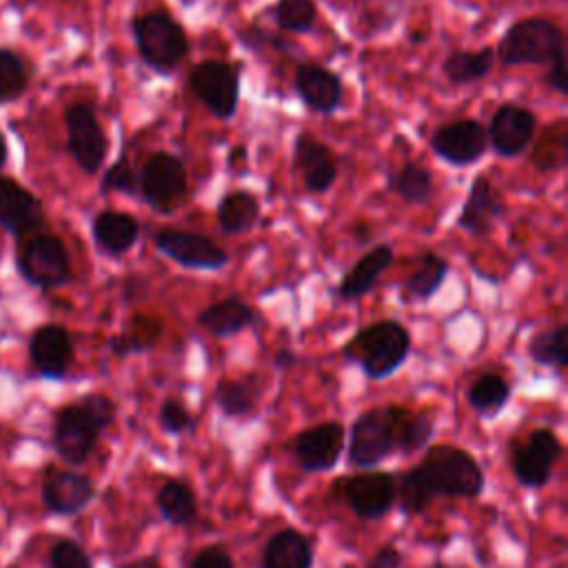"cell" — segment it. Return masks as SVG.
Here are the masks:
<instances>
[{
  "mask_svg": "<svg viewBox=\"0 0 568 568\" xmlns=\"http://www.w3.org/2000/svg\"><path fill=\"white\" fill-rule=\"evenodd\" d=\"M115 419V402L104 393H89L55 413L51 444L69 466H82L93 453L100 435Z\"/></svg>",
  "mask_w": 568,
  "mask_h": 568,
  "instance_id": "obj_1",
  "label": "cell"
},
{
  "mask_svg": "<svg viewBox=\"0 0 568 568\" xmlns=\"http://www.w3.org/2000/svg\"><path fill=\"white\" fill-rule=\"evenodd\" d=\"M410 353V333L397 320H377L359 328L344 346V359L357 364L368 379L390 377Z\"/></svg>",
  "mask_w": 568,
  "mask_h": 568,
  "instance_id": "obj_2",
  "label": "cell"
},
{
  "mask_svg": "<svg viewBox=\"0 0 568 568\" xmlns=\"http://www.w3.org/2000/svg\"><path fill=\"white\" fill-rule=\"evenodd\" d=\"M131 33L140 60L160 75H171L189 53L184 27L164 9L138 13L131 20Z\"/></svg>",
  "mask_w": 568,
  "mask_h": 568,
  "instance_id": "obj_3",
  "label": "cell"
},
{
  "mask_svg": "<svg viewBox=\"0 0 568 568\" xmlns=\"http://www.w3.org/2000/svg\"><path fill=\"white\" fill-rule=\"evenodd\" d=\"M495 55L504 67L550 64L566 55V33L548 18H521L504 31Z\"/></svg>",
  "mask_w": 568,
  "mask_h": 568,
  "instance_id": "obj_4",
  "label": "cell"
},
{
  "mask_svg": "<svg viewBox=\"0 0 568 568\" xmlns=\"http://www.w3.org/2000/svg\"><path fill=\"white\" fill-rule=\"evenodd\" d=\"M433 495L473 499L484 490V470L479 462L457 446H428L419 464Z\"/></svg>",
  "mask_w": 568,
  "mask_h": 568,
  "instance_id": "obj_5",
  "label": "cell"
},
{
  "mask_svg": "<svg viewBox=\"0 0 568 568\" xmlns=\"http://www.w3.org/2000/svg\"><path fill=\"white\" fill-rule=\"evenodd\" d=\"M402 406H377L364 410L351 426L346 462L362 470L377 468L395 453V430Z\"/></svg>",
  "mask_w": 568,
  "mask_h": 568,
  "instance_id": "obj_6",
  "label": "cell"
},
{
  "mask_svg": "<svg viewBox=\"0 0 568 568\" xmlns=\"http://www.w3.org/2000/svg\"><path fill=\"white\" fill-rule=\"evenodd\" d=\"M242 64L224 60H202L189 69L186 84L215 120H231L237 113Z\"/></svg>",
  "mask_w": 568,
  "mask_h": 568,
  "instance_id": "obj_7",
  "label": "cell"
},
{
  "mask_svg": "<svg viewBox=\"0 0 568 568\" xmlns=\"http://www.w3.org/2000/svg\"><path fill=\"white\" fill-rule=\"evenodd\" d=\"M138 195L144 204L162 215L182 206L189 193V175L182 160L166 151H155L146 158L140 173Z\"/></svg>",
  "mask_w": 568,
  "mask_h": 568,
  "instance_id": "obj_8",
  "label": "cell"
},
{
  "mask_svg": "<svg viewBox=\"0 0 568 568\" xmlns=\"http://www.w3.org/2000/svg\"><path fill=\"white\" fill-rule=\"evenodd\" d=\"M153 246L158 253L189 271H220L231 262L224 246L195 231L160 229L153 233Z\"/></svg>",
  "mask_w": 568,
  "mask_h": 568,
  "instance_id": "obj_9",
  "label": "cell"
},
{
  "mask_svg": "<svg viewBox=\"0 0 568 568\" xmlns=\"http://www.w3.org/2000/svg\"><path fill=\"white\" fill-rule=\"evenodd\" d=\"M64 124H67V149L73 155L75 164L84 173H98V169L104 164L109 140L98 122L95 111L84 104H71L64 111Z\"/></svg>",
  "mask_w": 568,
  "mask_h": 568,
  "instance_id": "obj_10",
  "label": "cell"
},
{
  "mask_svg": "<svg viewBox=\"0 0 568 568\" xmlns=\"http://www.w3.org/2000/svg\"><path fill=\"white\" fill-rule=\"evenodd\" d=\"M428 144L439 160L453 166H470L486 155V126L475 118L453 120L448 124L437 126L430 133Z\"/></svg>",
  "mask_w": 568,
  "mask_h": 568,
  "instance_id": "obj_11",
  "label": "cell"
},
{
  "mask_svg": "<svg viewBox=\"0 0 568 568\" xmlns=\"http://www.w3.org/2000/svg\"><path fill=\"white\" fill-rule=\"evenodd\" d=\"M561 442L550 428H537L524 444L513 450L510 468L515 479L526 488H541L550 481L552 468L561 457Z\"/></svg>",
  "mask_w": 568,
  "mask_h": 568,
  "instance_id": "obj_12",
  "label": "cell"
},
{
  "mask_svg": "<svg viewBox=\"0 0 568 568\" xmlns=\"http://www.w3.org/2000/svg\"><path fill=\"white\" fill-rule=\"evenodd\" d=\"M22 277L40 288L60 286L71 277L69 253L60 237L38 235L29 240L18 260Z\"/></svg>",
  "mask_w": 568,
  "mask_h": 568,
  "instance_id": "obj_13",
  "label": "cell"
},
{
  "mask_svg": "<svg viewBox=\"0 0 568 568\" xmlns=\"http://www.w3.org/2000/svg\"><path fill=\"white\" fill-rule=\"evenodd\" d=\"M537 135V115L515 102H504L495 109L486 129L488 146L499 158L521 155Z\"/></svg>",
  "mask_w": 568,
  "mask_h": 568,
  "instance_id": "obj_14",
  "label": "cell"
},
{
  "mask_svg": "<svg viewBox=\"0 0 568 568\" xmlns=\"http://www.w3.org/2000/svg\"><path fill=\"white\" fill-rule=\"evenodd\" d=\"M342 495L355 517L373 521L382 519L395 504V475L384 470H362L346 477Z\"/></svg>",
  "mask_w": 568,
  "mask_h": 568,
  "instance_id": "obj_15",
  "label": "cell"
},
{
  "mask_svg": "<svg viewBox=\"0 0 568 568\" xmlns=\"http://www.w3.org/2000/svg\"><path fill=\"white\" fill-rule=\"evenodd\" d=\"M293 89L306 109L320 115L335 113L344 102L342 78L320 62H300L293 73Z\"/></svg>",
  "mask_w": 568,
  "mask_h": 568,
  "instance_id": "obj_16",
  "label": "cell"
},
{
  "mask_svg": "<svg viewBox=\"0 0 568 568\" xmlns=\"http://www.w3.org/2000/svg\"><path fill=\"white\" fill-rule=\"evenodd\" d=\"M344 426L339 422H322L302 430L293 439V455L302 470L324 473L335 468L344 450Z\"/></svg>",
  "mask_w": 568,
  "mask_h": 568,
  "instance_id": "obj_17",
  "label": "cell"
},
{
  "mask_svg": "<svg viewBox=\"0 0 568 568\" xmlns=\"http://www.w3.org/2000/svg\"><path fill=\"white\" fill-rule=\"evenodd\" d=\"M95 497L93 479L84 473L60 468L51 470L42 481V501L49 513L71 517L82 513Z\"/></svg>",
  "mask_w": 568,
  "mask_h": 568,
  "instance_id": "obj_18",
  "label": "cell"
},
{
  "mask_svg": "<svg viewBox=\"0 0 568 568\" xmlns=\"http://www.w3.org/2000/svg\"><path fill=\"white\" fill-rule=\"evenodd\" d=\"M293 164L308 193H326L337 180L335 153L306 131L293 140Z\"/></svg>",
  "mask_w": 568,
  "mask_h": 568,
  "instance_id": "obj_19",
  "label": "cell"
},
{
  "mask_svg": "<svg viewBox=\"0 0 568 568\" xmlns=\"http://www.w3.org/2000/svg\"><path fill=\"white\" fill-rule=\"evenodd\" d=\"M506 206L493 182L479 173L468 186V195L457 215V226L473 237H486L495 229V222L504 215Z\"/></svg>",
  "mask_w": 568,
  "mask_h": 568,
  "instance_id": "obj_20",
  "label": "cell"
},
{
  "mask_svg": "<svg viewBox=\"0 0 568 568\" xmlns=\"http://www.w3.org/2000/svg\"><path fill=\"white\" fill-rule=\"evenodd\" d=\"M29 359L47 379H62L73 362V342L64 326L44 324L29 339Z\"/></svg>",
  "mask_w": 568,
  "mask_h": 568,
  "instance_id": "obj_21",
  "label": "cell"
},
{
  "mask_svg": "<svg viewBox=\"0 0 568 568\" xmlns=\"http://www.w3.org/2000/svg\"><path fill=\"white\" fill-rule=\"evenodd\" d=\"M395 248L390 244H375L368 248L339 280L335 295L342 302H355L371 293V288L377 284L379 275L393 264Z\"/></svg>",
  "mask_w": 568,
  "mask_h": 568,
  "instance_id": "obj_22",
  "label": "cell"
},
{
  "mask_svg": "<svg viewBox=\"0 0 568 568\" xmlns=\"http://www.w3.org/2000/svg\"><path fill=\"white\" fill-rule=\"evenodd\" d=\"M44 222V211L33 193L9 178H0V226L11 233L36 231Z\"/></svg>",
  "mask_w": 568,
  "mask_h": 568,
  "instance_id": "obj_23",
  "label": "cell"
},
{
  "mask_svg": "<svg viewBox=\"0 0 568 568\" xmlns=\"http://www.w3.org/2000/svg\"><path fill=\"white\" fill-rule=\"evenodd\" d=\"M257 320V311L237 295L213 302L197 313V324L213 337H233L255 326Z\"/></svg>",
  "mask_w": 568,
  "mask_h": 568,
  "instance_id": "obj_24",
  "label": "cell"
},
{
  "mask_svg": "<svg viewBox=\"0 0 568 568\" xmlns=\"http://www.w3.org/2000/svg\"><path fill=\"white\" fill-rule=\"evenodd\" d=\"M91 233L95 246L104 255L120 257L135 246L140 237V222L124 211H102L93 217Z\"/></svg>",
  "mask_w": 568,
  "mask_h": 568,
  "instance_id": "obj_25",
  "label": "cell"
},
{
  "mask_svg": "<svg viewBox=\"0 0 568 568\" xmlns=\"http://www.w3.org/2000/svg\"><path fill=\"white\" fill-rule=\"evenodd\" d=\"M260 564L262 568H311L313 548L300 530L282 528L266 541Z\"/></svg>",
  "mask_w": 568,
  "mask_h": 568,
  "instance_id": "obj_26",
  "label": "cell"
},
{
  "mask_svg": "<svg viewBox=\"0 0 568 568\" xmlns=\"http://www.w3.org/2000/svg\"><path fill=\"white\" fill-rule=\"evenodd\" d=\"M495 67V49H455L442 62V73L450 84H473L486 78Z\"/></svg>",
  "mask_w": 568,
  "mask_h": 568,
  "instance_id": "obj_27",
  "label": "cell"
},
{
  "mask_svg": "<svg viewBox=\"0 0 568 568\" xmlns=\"http://www.w3.org/2000/svg\"><path fill=\"white\" fill-rule=\"evenodd\" d=\"M217 224L226 235H240L255 226L260 220V200L251 191H229L220 197L217 209Z\"/></svg>",
  "mask_w": 568,
  "mask_h": 568,
  "instance_id": "obj_28",
  "label": "cell"
},
{
  "mask_svg": "<svg viewBox=\"0 0 568 568\" xmlns=\"http://www.w3.org/2000/svg\"><path fill=\"white\" fill-rule=\"evenodd\" d=\"M448 271H450V264L446 257H442L435 251H424L417 260L415 271L402 284L404 297L415 302L430 300L439 291V286L446 282Z\"/></svg>",
  "mask_w": 568,
  "mask_h": 568,
  "instance_id": "obj_29",
  "label": "cell"
},
{
  "mask_svg": "<svg viewBox=\"0 0 568 568\" xmlns=\"http://www.w3.org/2000/svg\"><path fill=\"white\" fill-rule=\"evenodd\" d=\"M388 191H393L406 204H428L435 193L433 173L419 162H404L397 171L388 173Z\"/></svg>",
  "mask_w": 568,
  "mask_h": 568,
  "instance_id": "obj_30",
  "label": "cell"
},
{
  "mask_svg": "<svg viewBox=\"0 0 568 568\" xmlns=\"http://www.w3.org/2000/svg\"><path fill=\"white\" fill-rule=\"evenodd\" d=\"M162 328H164V322L158 315L138 313V315L131 317L129 328L124 333L113 335L109 339V348L118 357L146 353L158 344V339L162 335Z\"/></svg>",
  "mask_w": 568,
  "mask_h": 568,
  "instance_id": "obj_31",
  "label": "cell"
},
{
  "mask_svg": "<svg viewBox=\"0 0 568 568\" xmlns=\"http://www.w3.org/2000/svg\"><path fill=\"white\" fill-rule=\"evenodd\" d=\"M260 390L262 384L257 375H246L240 379H220L213 390V402L226 417H244L253 413L260 399Z\"/></svg>",
  "mask_w": 568,
  "mask_h": 568,
  "instance_id": "obj_32",
  "label": "cell"
},
{
  "mask_svg": "<svg viewBox=\"0 0 568 568\" xmlns=\"http://www.w3.org/2000/svg\"><path fill=\"white\" fill-rule=\"evenodd\" d=\"M537 138V135H535ZM530 162L539 173H555L564 169L568 155V124L566 120H557L546 126L537 140H532Z\"/></svg>",
  "mask_w": 568,
  "mask_h": 568,
  "instance_id": "obj_33",
  "label": "cell"
},
{
  "mask_svg": "<svg viewBox=\"0 0 568 568\" xmlns=\"http://www.w3.org/2000/svg\"><path fill=\"white\" fill-rule=\"evenodd\" d=\"M155 506L164 521L186 526L197 517V499L193 490L178 479H169L155 495Z\"/></svg>",
  "mask_w": 568,
  "mask_h": 568,
  "instance_id": "obj_34",
  "label": "cell"
},
{
  "mask_svg": "<svg viewBox=\"0 0 568 568\" xmlns=\"http://www.w3.org/2000/svg\"><path fill=\"white\" fill-rule=\"evenodd\" d=\"M466 399L475 413L493 417L501 413V408L508 404L510 384L499 373H484L468 386Z\"/></svg>",
  "mask_w": 568,
  "mask_h": 568,
  "instance_id": "obj_35",
  "label": "cell"
},
{
  "mask_svg": "<svg viewBox=\"0 0 568 568\" xmlns=\"http://www.w3.org/2000/svg\"><path fill=\"white\" fill-rule=\"evenodd\" d=\"M568 326L557 324L555 328L539 331L537 335L530 337L528 342V357L539 364V366H550V368H566L568 366Z\"/></svg>",
  "mask_w": 568,
  "mask_h": 568,
  "instance_id": "obj_36",
  "label": "cell"
},
{
  "mask_svg": "<svg viewBox=\"0 0 568 568\" xmlns=\"http://www.w3.org/2000/svg\"><path fill=\"white\" fill-rule=\"evenodd\" d=\"M266 13L282 33H308L317 22L313 0H277Z\"/></svg>",
  "mask_w": 568,
  "mask_h": 568,
  "instance_id": "obj_37",
  "label": "cell"
},
{
  "mask_svg": "<svg viewBox=\"0 0 568 568\" xmlns=\"http://www.w3.org/2000/svg\"><path fill=\"white\" fill-rule=\"evenodd\" d=\"M433 419L426 413H410L402 406L395 430V450L402 455H410L422 450L433 439Z\"/></svg>",
  "mask_w": 568,
  "mask_h": 568,
  "instance_id": "obj_38",
  "label": "cell"
},
{
  "mask_svg": "<svg viewBox=\"0 0 568 568\" xmlns=\"http://www.w3.org/2000/svg\"><path fill=\"white\" fill-rule=\"evenodd\" d=\"M430 484L419 466L408 468L402 473L399 481H395V501L399 504V510L404 515H417L426 510L433 501Z\"/></svg>",
  "mask_w": 568,
  "mask_h": 568,
  "instance_id": "obj_39",
  "label": "cell"
},
{
  "mask_svg": "<svg viewBox=\"0 0 568 568\" xmlns=\"http://www.w3.org/2000/svg\"><path fill=\"white\" fill-rule=\"evenodd\" d=\"M27 89V73L20 58L0 49V104L16 100Z\"/></svg>",
  "mask_w": 568,
  "mask_h": 568,
  "instance_id": "obj_40",
  "label": "cell"
},
{
  "mask_svg": "<svg viewBox=\"0 0 568 568\" xmlns=\"http://www.w3.org/2000/svg\"><path fill=\"white\" fill-rule=\"evenodd\" d=\"M140 178L126 155H120L102 175V193L138 195Z\"/></svg>",
  "mask_w": 568,
  "mask_h": 568,
  "instance_id": "obj_41",
  "label": "cell"
},
{
  "mask_svg": "<svg viewBox=\"0 0 568 568\" xmlns=\"http://www.w3.org/2000/svg\"><path fill=\"white\" fill-rule=\"evenodd\" d=\"M49 568H93V561L78 541L58 539L49 550Z\"/></svg>",
  "mask_w": 568,
  "mask_h": 568,
  "instance_id": "obj_42",
  "label": "cell"
},
{
  "mask_svg": "<svg viewBox=\"0 0 568 568\" xmlns=\"http://www.w3.org/2000/svg\"><path fill=\"white\" fill-rule=\"evenodd\" d=\"M158 422H160V428L164 433H171V435H184V433H191L195 428V419L184 408V404L178 402V399H164L160 404Z\"/></svg>",
  "mask_w": 568,
  "mask_h": 568,
  "instance_id": "obj_43",
  "label": "cell"
},
{
  "mask_svg": "<svg viewBox=\"0 0 568 568\" xmlns=\"http://www.w3.org/2000/svg\"><path fill=\"white\" fill-rule=\"evenodd\" d=\"M240 40H242L244 47H248V49L268 47V49L280 51V53H288V51H291V42H288L284 36L273 33V31H264V29H260L257 24H251V27H246L244 31H240Z\"/></svg>",
  "mask_w": 568,
  "mask_h": 568,
  "instance_id": "obj_44",
  "label": "cell"
},
{
  "mask_svg": "<svg viewBox=\"0 0 568 568\" xmlns=\"http://www.w3.org/2000/svg\"><path fill=\"white\" fill-rule=\"evenodd\" d=\"M191 568H233V559L222 546H204L191 559Z\"/></svg>",
  "mask_w": 568,
  "mask_h": 568,
  "instance_id": "obj_45",
  "label": "cell"
},
{
  "mask_svg": "<svg viewBox=\"0 0 568 568\" xmlns=\"http://www.w3.org/2000/svg\"><path fill=\"white\" fill-rule=\"evenodd\" d=\"M546 84L559 93V95H568V71H566V55H559L557 60H552L548 64V73H546Z\"/></svg>",
  "mask_w": 568,
  "mask_h": 568,
  "instance_id": "obj_46",
  "label": "cell"
},
{
  "mask_svg": "<svg viewBox=\"0 0 568 568\" xmlns=\"http://www.w3.org/2000/svg\"><path fill=\"white\" fill-rule=\"evenodd\" d=\"M149 291H151V282L140 273H131V275H126V280L122 284V300L135 302V300L146 297Z\"/></svg>",
  "mask_w": 568,
  "mask_h": 568,
  "instance_id": "obj_47",
  "label": "cell"
},
{
  "mask_svg": "<svg viewBox=\"0 0 568 568\" xmlns=\"http://www.w3.org/2000/svg\"><path fill=\"white\" fill-rule=\"evenodd\" d=\"M402 566V552L395 546H382L366 568H399Z\"/></svg>",
  "mask_w": 568,
  "mask_h": 568,
  "instance_id": "obj_48",
  "label": "cell"
},
{
  "mask_svg": "<svg viewBox=\"0 0 568 568\" xmlns=\"http://www.w3.org/2000/svg\"><path fill=\"white\" fill-rule=\"evenodd\" d=\"M297 359H300L297 353L291 351V348H286V346L280 348V351L273 355V364H275L277 368H284V371H286V368H293V366L297 364Z\"/></svg>",
  "mask_w": 568,
  "mask_h": 568,
  "instance_id": "obj_49",
  "label": "cell"
},
{
  "mask_svg": "<svg viewBox=\"0 0 568 568\" xmlns=\"http://www.w3.org/2000/svg\"><path fill=\"white\" fill-rule=\"evenodd\" d=\"M246 166V149L242 146V144H237V146H233V151L229 153V169L231 171H242Z\"/></svg>",
  "mask_w": 568,
  "mask_h": 568,
  "instance_id": "obj_50",
  "label": "cell"
},
{
  "mask_svg": "<svg viewBox=\"0 0 568 568\" xmlns=\"http://www.w3.org/2000/svg\"><path fill=\"white\" fill-rule=\"evenodd\" d=\"M368 237H371V229H368L364 222H357V224H355V240H357L359 244H364V242H368Z\"/></svg>",
  "mask_w": 568,
  "mask_h": 568,
  "instance_id": "obj_51",
  "label": "cell"
},
{
  "mask_svg": "<svg viewBox=\"0 0 568 568\" xmlns=\"http://www.w3.org/2000/svg\"><path fill=\"white\" fill-rule=\"evenodd\" d=\"M126 568H160V566H158V561H155L153 557H142V559L133 561V564L126 566Z\"/></svg>",
  "mask_w": 568,
  "mask_h": 568,
  "instance_id": "obj_52",
  "label": "cell"
},
{
  "mask_svg": "<svg viewBox=\"0 0 568 568\" xmlns=\"http://www.w3.org/2000/svg\"><path fill=\"white\" fill-rule=\"evenodd\" d=\"M4 160H7V142H4V138L0 135V169H2Z\"/></svg>",
  "mask_w": 568,
  "mask_h": 568,
  "instance_id": "obj_53",
  "label": "cell"
},
{
  "mask_svg": "<svg viewBox=\"0 0 568 568\" xmlns=\"http://www.w3.org/2000/svg\"><path fill=\"white\" fill-rule=\"evenodd\" d=\"M428 568H464V566H450V564H442V561H435V564H430Z\"/></svg>",
  "mask_w": 568,
  "mask_h": 568,
  "instance_id": "obj_54",
  "label": "cell"
}]
</instances>
